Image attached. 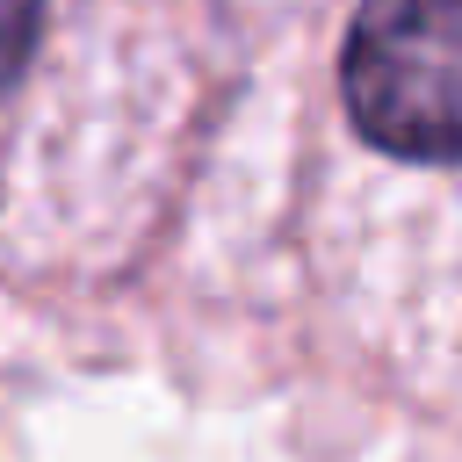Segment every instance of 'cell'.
I'll return each instance as SVG.
<instances>
[{
	"label": "cell",
	"mask_w": 462,
	"mask_h": 462,
	"mask_svg": "<svg viewBox=\"0 0 462 462\" xmlns=\"http://www.w3.org/2000/svg\"><path fill=\"white\" fill-rule=\"evenodd\" d=\"M339 87L390 159H462V0H361Z\"/></svg>",
	"instance_id": "6da1fadb"
},
{
	"label": "cell",
	"mask_w": 462,
	"mask_h": 462,
	"mask_svg": "<svg viewBox=\"0 0 462 462\" xmlns=\"http://www.w3.org/2000/svg\"><path fill=\"white\" fill-rule=\"evenodd\" d=\"M29 36H36V0H0V87L22 72Z\"/></svg>",
	"instance_id": "7a4b0ae2"
}]
</instances>
